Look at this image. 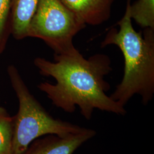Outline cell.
<instances>
[{
	"mask_svg": "<svg viewBox=\"0 0 154 154\" xmlns=\"http://www.w3.org/2000/svg\"><path fill=\"white\" fill-rule=\"evenodd\" d=\"M111 63L108 55L99 53L86 59L77 49L68 54H54V62L41 57L34 60L41 75L56 81L55 84L41 83L39 89L65 112L72 113L78 106L87 120L91 119L95 109L126 114L125 107L106 94L110 85L105 77L112 71Z\"/></svg>",
	"mask_w": 154,
	"mask_h": 154,
	"instance_id": "cell-1",
	"label": "cell"
},
{
	"mask_svg": "<svg viewBox=\"0 0 154 154\" xmlns=\"http://www.w3.org/2000/svg\"><path fill=\"white\" fill-rule=\"evenodd\" d=\"M130 4L131 0H127L125 13L117 22L119 29L111 28L101 43L102 48L117 46L123 55V77L110 97L124 107L136 94L141 97L144 105L149 104L154 94V29L146 28L140 32L134 29Z\"/></svg>",
	"mask_w": 154,
	"mask_h": 154,
	"instance_id": "cell-2",
	"label": "cell"
},
{
	"mask_svg": "<svg viewBox=\"0 0 154 154\" xmlns=\"http://www.w3.org/2000/svg\"><path fill=\"white\" fill-rule=\"evenodd\" d=\"M7 72L19 103L13 124L11 154H24L32 142L41 136L66 137L85 129L50 116L30 92L14 65L8 66Z\"/></svg>",
	"mask_w": 154,
	"mask_h": 154,
	"instance_id": "cell-3",
	"label": "cell"
},
{
	"mask_svg": "<svg viewBox=\"0 0 154 154\" xmlns=\"http://www.w3.org/2000/svg\"><path fill=\"white\" fill-rule=\"evenodd\" d=\"M86 24L60 0H40L27 30V37L41 39L56 54L77 49L72 40Z\"/></svg>",
	"mask_w": 154,
	"mask_h": 154,
	"instance_id": "cell-4",
	"label": "cell"
},
{
	"mask_svg": "<svg viewBox=\"0 0 154 154\" xmlns=\"http://www.w3.org/2000/svg\"><path fill=\"white\" fill-rule=\"evenodd\" d=\"M96 134L95 130L85 128L81 132L66 137L49 135L43 139L35 141L23 154H72Z\"/></svg>",
	"mask_w": 154,
	"mask_h": 154,
	"instance_id": "cell-5",
	"label": "cell"
},
{
	"mask_svg": "<svg viewBox=\"0 0 154 154\" xmlns=\"http://www.w3.org/2000/svg\"><path fill=\"white\" fill-rule=\"evenodd\" d=\"M86 24L97 26L110 17L112 0H60Z\"/></svg>",
	"mask_w": 154,
	"mask_h": 154,
	"instance_id": "cell-6",
	"label": "cell"
},
{
	"mask_svg": "<svg viewBox=\"0 0 154 154\" xmlns=\"http://www.w3.org/2000/svg\"><path fill=\"white\" fill-rule=\"evenodd\" d=\"M40 0H11V34L17 40L27 38L28 26Z\"/></svg>",
	"mask_w": 154,
	"mask_h": 154,
	"instance_id": "cell-7",
	"label": "cell"
},
{
	"mask_svg": "<svg viewBox=\"0 0 154 154\" xmlns=\"http://www.w3.org/2000/svg\"><path fill=\"white\" fill-rule=\"evenodd\" d=\"M130 13L140 26L154 29V0H138L130 4Z\"/></svg>",
	"mask_w": 154,
	"mask_h": 154,
	"instance_id": "cell-8",
	"label": "cell"
},
{
	"mask_svg": "<svg viewBox=\"0 0 154 154\" xmlns=\"http://www.w3.org/2000/svg\"><path fill=\"white\" fill-rule=\"evenodd\" d=\"M13 119L5 109L0 107V154H11Z\"/></svg>",
	"mask_w": 154,
	"mask_h": 154,
	"instance_id": "cell-9",
	"label": "cell"
},
{
	"mask_svg": "<svg viewBox=\"0 0 154 154\" xmlns=\"http://www.w3.org/2000/svg\"><path fill=\"white\" fill-rule=\"evenodd\" d=\"M11 0H0V54L4 51L11 34Z\"/></svg>",
	"mask_w": 154,
	"mask_h": 154,
	"instance_id": "cell-10",
	"label": "cell"
}]
</instances>
